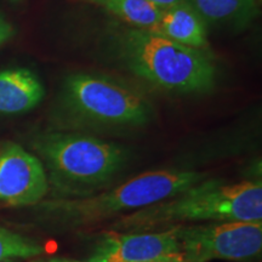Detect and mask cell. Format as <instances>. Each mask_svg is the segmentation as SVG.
Returning <instances> with one entry per match:
<instances>
[{
	"mask_svg": "<svg viewBox=\"0 0 262 262\" xmlns=\"http://www.w3.org/2000/svg\"><path fill=\"white\" fill-rule=\"evenodd\" d=\"M118 50L130 72L159 90L204 94L215 85V64L203 49L186 47L145 29L130 28L118 38Z\"/></svg>",
	"mask_w": 262,
	"mask_h": 262,
	"instance_id": "277c9868",
	"label": "cell"
},
{
	"mask_svg": "<svg viewBox=\"0 0 262 262\" xmlns=\"http://www.w3.org/2000/svg\"><path fill=\"white\" fill-rule=\"evenodd\" d=\"M208 178V172L195 170H153L97 194L54 198L39 204H41L42 214L55 225L73 231L112 221L178 194Z\"/></svg>",
	"mask_w": 262,
	"mask_h": 262,
	"instance_id": "7a4b0ae2",
	"label": "cell"
},
{
	"mask_svg": "<svg viewBox=\"0 0 262 262\" xmlns=\"http://www.w3.org/2000/svg\"><path fill=\"white\" fill-rule=\"evenodd\" d=\"M45 90L37 74L26 68L0 71V114L16 116L41 102Z\"/></svg>",
	"mask_w": 262,
	"mask_h": 262,
	"instance_id": "30bf717a",
	"label": "cell"
},
{
	"mask_svg": "<svg viewBox=\"0 0 262 262\" xmlns=\"http://www.w3.org/2000/svg\"><path fill=\"white\" fill-rule=\"evenodd\" d=\"M185 262H251L262 253V221H225L175 226Z\"/></svg>",
	"mask_w": 262,
	"mask_h": 262,
	"instance_id": "8992f818",
	"label": "cell"
},
{
	"mask_svg": "<svg viewBox=\"0 0 262 262\" xmlns=\"http://www.w3.org/2000/svg\"><path fill=\"white\" fill-rule=\"evenodd\" d=\"M60 111L68 124L90 129L139 127L153 116L152 104L139 91L90 73H74L66 79Z\"/></svg>",
	"mask_w": 262,
	"mask_h": 262,
	"instance_id": "5b68a950",
	"label": "cell"
},
{
	"mask_svg": "<svg viewBox=\"0 0 262 262\" xmlns=\"http://www.w3.org/2000/svg\"><path fill=\"white\" fill-rule=\"evenodd\" d=\"M49 192L44 164L14 142L0 145V205L10 208L32 206Z\"/></svg>",
	"mask_w": 262,
	"mask_h": 262,
	"instance_id": "ba28073f",
	"label": "cell"
},
{
	"mask_svg": "<svg viewBox=\"0 0 262 262\" xmlns=\"http://www.w3.org/2000/svg\"><path fill=\"white\" fill-rule=\"evenodd\" d=\"M225 221H262L260 180L225 183L208 178L178 194L114 219L106 231L155 232Z\"/></svg>",
	"mask_w": 262,
	"mask_h": 262,
	"instance_id": "6da1fadb",
	"label": "cell"
},
{
	"mask_svg": "<svg viewBox=\"0 0 262 262\" xmlns=\"http://www.w3.org/2000/svg\"><path fill=\"white\" fill-rule=\"evenodd\" d=\"M14 2H17V0H14Z\"/></svg>",
	"mask_w": 262,
	"mask_h": 262,
	"instance_id": "ac0fdd59",
	"label": "cell"
},
{
	"mask_svg": "<svg viewBox=\"0 0 262 262\" xmlns=\"http://www.w3.org/2000/svg\"><path fill=\"white\" fill-rule=\"evenodd\" d=\"M256 2H257V4H258V5H260V4H261V2H262V0H256Z\"/></svg>",
	"mask_w": 262,
	"mask_h": 262,
	"instance_id": "e0dca14e",
	"label": "cell"
},
{
	"mask_svg": "<svg viewBox=\"0 0 262 262\" xmlns=\"http://www.w3.org/2000/svg\"><path fill=\"white\" fill-rule=\"evenodd\" d=\"M33 148L45 164L55 198L95 194L112 181L127 160L122 146L79 133L44 134L34 140Z\"/></svg>",
	"mask_w": 262,
	"mask_h": 262,
	"instance_id": "3957f363",
	"label": "cell"
},
{
	"mask_svg": "<svg viewBox=\"0 0 262 262\" xmlns=\"http://www.w3.org/2000/svg\"><path fill=\"white\" fill-rule=\"evenodd\" d=\"M202 16L206 25L244 27L258 15L256 0H185Z\"/></svg>",
	"mask_w": 262,
	"mask_h": 262,
	"instance_id": "8fae6325",
	"label": "cell"
},
{
	"mask_svg": "<svg viewBox=\"0 0 262 262\" xmlns=\"http://www.w3.org/2000/svg\"><path fill=\"white\" fill-rule=\"evenodd\" d=\"M14 34V28L6 19L0 15V45L9 40Z\"/></svg>",
	"mask_w": 262,
	"mask_h": 262,
	"instance_id": "5bb4252c",
	"label": "cell"
},
{
	"mask_svg": "<svg viewBox=\"0 0 262 262\" xmlns=\"http://www.w3.org/2000/svg\"><path fill=\"white\" fill-rule=\"evenodd\" d=\"M103 10L133 28L152 31L158 22L162 9L147 0H79Z\"/></svg>",
	"mask_w": 262,
	"mask_h": 262,
	"instance_id": "7c38bea8",
	"label": "cell"
},
{
	"mask_svg": "<svg viewBox=\"0 0 262 262\" xmlns=\"http://www.w3.org/2000/svg\"><path fill=\"white\" fill-rule=\"evenodd\" d=\"M149 32L189 48L205 50L208 47V25L185 0L163 9L158 22Z\"/></svg>",
	"mask_w": 262,
	"mask_h": 262,
	"instance_id": "9c48e42d",
	"label": "cell"
},
{
	"mask_svg": "<svg viewBox=\"0 0 262 262\" xmlns=\"http://www.w3.org/2000/svg\"><path fill=\"white\" fill-rule=\"evenodd\" d=\"M88 262H185L176 227L155 232L104 231L94 242Z\"/></svg>",
	"mask_w": 262,
	"mask_h": 262,
	"instance_id": "52a82bcc",
	"label": "cell"
},
{
	"mask_svg": "<svg viewBox=\"0 0 262 262\" xmlns=\"http://www.w3.org/2000/svg\"><path fill=\"white\" fill-rule=\"evenodd\" d=\"M44 251L39 242L0 226V262L31 260L41 256Z\"/></svg>",
	"mask_w": 262,
	"mask_h": 262,
	"instance_id": "4fadbf2b",
	"label": "cell"
},
{
	"mask_svg": "<svg viewBox=\"0 0 262 262\" xmlns=\"http://www.w3.org/2000/svg\"><path fill=\"white\" fill-rule=\"evenodd\" d=\"M147 2L152 3L153 5L158 6L159 9H165V8H169V6L171 5H175L178 4V3L182 2V0H147Z\"/></svg>",
	"mask_w": 262,
	"mask_h": 262,
	"instance_id": "9a60e30c",
	"label": "cell"
},
{
	"mask_svg": "<svg viewBox=\"0 0 262 262\" xmlns=\"http://www.w3.org/2000/svg\"><path fill=\"white\" fill-rule=\"evenodd\" d=\"M33 262H88V261L70 260V258H63V257H50V258H44V260H37Z\"/></svg>",
	"mask_w": 262,
	"mask_h": 262,
	"instance_id": "2e32d148",
	"label": "cell"
}]
</instances>
